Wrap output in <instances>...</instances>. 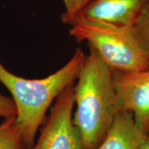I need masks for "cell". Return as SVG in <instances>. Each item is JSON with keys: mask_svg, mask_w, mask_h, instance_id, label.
Wrapping results in <instances>:
<instances>
[{"mask_svg": "<svg viewBox=\"0 0 149 149\" xmlns=\"http://www.w3.org/2000/svg\"><path fill=\"white\" fill-rule=\"evenodd\" d=\"M66 7V11L61 15V19L64 23L68 24L75 15V6L77 0H62Z\"/></svg>", "mask_w": 149, "mask_h": 149, "instance_id": "8fae6325", "label": "cell"}, {"mask_svg": "<svg viewBox=\"0 0 149 149\" xmlns=\"http://www.w3.org/2000/svg\"><path fill=\"white\" fill-rule=\"evenodd\" d=\"M146 134L130 111H119L105 138L97 149H141Z\"/></svg>", "mask_w": 149, "mask_h": 149, "instance_id": "52a82bcc", "label": "cell"}, {"mask_svg": "<svg viewBox=\"0 0 149 149\" xmlns=\"http://www.w3.org/2000/svg\"><path fill=\"white\" fill-rule=\"evenodd\" d=\"M70 35L77 42L87 41L111 70H149V55L132 26H117L77 15L69 22Z\"/></svg>", "mask_w": 149, "mask_h": 149, "instance_id": "3957f363", "label": "cell"}, {"mask_svg": "<svg viewBox=\"0 0 149 149\" xmlns=\"http://www.w3.org/2000/svg\"><path fill=\"white\" fill-rule=\"evenodd\" d=\"M86 55L75 50L67 64L55 73L41 79H28L8 71L0 61V81L10 91L15 104V123L26 149L35 144L38 128L45 120L52 102L68 86L73 84Z\"/></svg>", "mask_w": 149, "mask_h": 149, "instance_id": "7a4b0ae2", "label": "cell"}, {"mask_svg": "<svg viewBox=\"0 0 149 149\" xmlns=\"http://www.w3.org/2000/svg\"><path fill=\"white\" fill-rule=\"evenodd\" d=\"M17 110L13 99L0 94V117L3 118L15 116Z\"/></svg>", "mask_w": 149, "mask_h": 149, "instance_id": "30bf717a", "label": "cell"}, {"mask_svg": "<svg viewBox=\"0 0 149 149\" xmlns=\"http://www.w3.org/2000/svg\"><path fill=\"white\" fill-rule=\"evenodd\" d=\"M146 0H94L77 15L117 26H132Z\"/></svg>", "mask_w": 149, "mask_h": 149, "instance_id": "8992f818", "label": "cell"}, {"mask_svg": "<svg viewBox=\"0 0 149 149\" xmlns=\"http://www.w3.org/2000/svg\"><path fill=\"white\" fill-rule=\"evenodd\" d=\"M93 1H94V0H77V1H76V6H75V15H74V17L79 13V11L81 10V9L84 8L86 6L88 5L89 3L92 2Z\"/></svg>", "mask_w": 149, "mask_h": 149, "instance_id": "7c38bea8", "label": "cell"}, {"mask_svg": "<svg viewBox=\"0 0 149 149\" xmlns=\"http://www.w3.org/2000/svg\"><path fill=\"white\" fill-rule=\"evenodd\" d=\"M120 111H130L144 134L149 132V70H112Z\"/></svg>", "mask_w": 149, "mask_h": 149, "instance_id": "5b68a950", "label": "cell"}, {"mask_svg": "<svg viewBox=\"0 0 149 149\" xmlns=\"http://www.w3.org/2000/svg\"><path fill=\"white\" fill-rule=\"evenodd\" d=\"M141 149H149V132L145 135V139L141 146Z\"/></svg>", "mask_w": 149, "mask_h": 149, "instance_id": "4fadbf2b", "label": "cell"}, {"mask_svg": "<svg viewBox=\"0 0 149 149\" xmlns=\"http://www.w3.org/2000/svg\"><path fill=\"white\" fill-rule=\"evenodd\" d=\"M74 105L71 84L55 99L38 141L31 149H82L81 136L72 122Z\"/></svg>", "mask_w": 149, "mask_h": 149, "instance_id": "277c9868", "label": "cell"}, {"mask_svg": "<svg viewBox=\"0 0 149 149\" xmlns=\"http://www.w3.org/2000/svg\"><path fill=\"white\" fill-rule=\"evenodd\" d=\"M89 55L74 86L77 109L72 122L81 136L82 149H97L119 111L112 70L90 44Z\"/></svg>", "mask_w": 149, "mask_h": 149, "instance_id": "6da1fadb", "label": "cell"}, {"mask_svg": "<svg viewBox=\"0 0 149 149\" xmlns=\"http://www.w3.org/2000/svg\"><path fill=\"white\" fill-rule=\"evenodd\" d=\"M132 26L136 36L149 55V0H146Z\"/></svg>", "mask_w": 149, "mask_h": 149, "instance_id": "9c48e42d", "label": "cell"}, {"mask_svg": "<svg viewBox=\"0 0 149 149\" xmlns=\"http://www.w3.org/2000/svg\"><path fill=\"white\" fill-rule=\"evenodd\" d=\"M0 149H26L15 123V116L0 124Z\"/></svg>", "mask_w": 149, "mask_h": 149, "instance_id": "ba28073f", "label": "cell"}]
</instances>
